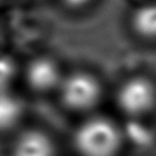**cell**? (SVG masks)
<instances>
[{"label":"cell","mask_w":156,"mask_h":156,"mask_svg":"<svg viewBox=\"0 0 156 156\" xmlns=\"http://www.w3.org/2000/svg\"><path fill=\"white\" fill-rule=\"evenodd\" d=\"M73 143L82 156H115L121 146V133L110 119L93 117L77 128Z\"/></svg>","instance_id":"cell-1"},{"label":"cell","mask_w":156,"mask_h":156,"mask_svg":"<svg viewBox=\"0 0 156 156\" xmlns=\"http://www.w3.org/2000/svg\"><path fill=\"white\" fill-rule=\"evenodd\" d=\"M57 90L63 105L78 112L93 108L101 98L99 80L87 72H74L63 77Z\"/></svg>","instance_id":"cell-2"},{"label":"cell","mask_w":156,"mask_h":156,"mask_svg":"<svg viewBox=\"0 0 156 156\" xmlns=\"http://www.w3.org/2000/svg\"><path fill=\"white\" fill-rule=\"evenodd\" d=\"M117 104L128 116L139 117L149 113L156 105V87L146 77L128 78L117 91Z\"/></svg>","instance_id":"cell-3"},{"label":"cell","mask_w":156,"mask_h":156,"mask_svg":"<svg viewBox=\"0 0 156 156\" xmlns=\"http://www.w3.org/2000/svg\"><path fill=\"white\" fill-rule=\"evenodd\" d=\"M62 78L56 61L48 57H38L33 60L27 68V82L33 90L39 93L57 90Z\"/></svg>","instance_id":"cell-4"},{"label":"cell","mask_w":156,"mask_h":156,"mask_svg":"<svg viewBox=\"0 0 156 156\" xmlns=\"http://www.w3.org/2000/svg\"><path fill=\"white\" fill-rule=\"evenodd\" d=\"M9 156H55V146L45 133L30 129L16 138Z\"/></svg>","instance_id":"cell-5"},{"label":"cell","mask_w":156,"mask_h":156,"mask_svg":"<svg viewBox=\"0 0 156 156\" xmlns=\"http://www.w3.org/2000/svg\"><path fill=\"white\" fill-rule=\"evenodd\" d=\"M130 26L144 40H156V2H146L136 7L130 16Z\"/></svg>","instance_id":"cell-6"},{"label":"cell","mask_w":156,"mask_h":156,"mask_svg":"<svg viewBox=\"0 0 156 156\" xmlns=\"http://www.w3.org/2000/svg\"><path fill=\"white\" fill-rule=\"evenodd\" d=\"M22 116V105L15 96L0 91V132L12 129Z\"/></svg>","instance_id":"cell-7"},{"label":"cell","mask_w":156,"mask_h":156,"mask_svg":"<svg viewBox=\"0 0 156 156\" xmlns=\"http://www.w3.org/2000/svg\"><path fill=\"white\" fill-rule=\"evenodd\" d=\"M16 72V67L12 60L7 57H0V91L10 84Z\"/></svg>","instance_id":"cell-8"},{"label":"cell","mask_w":156,"mask_h":156,"mask_svg":"<svg viewBox=\"0 0 156 156\" xmlns=\"http://www.w3.org/2000/svg\"><path fill=\"white\" fill-rule=\"evenodd\" d=\"M93 0H63V2L71 9H82L90 4Z\"/></svg>","instance_id":"cell-9"},{"label":"cell","mask_w":156,"mask_h":156,"mask_svg":"<svg viewBox=\"0 0 156 156\" xmlns=\"http://www.w3.org/2000/svg\"><path fill=\"white\" fill-rule=\"evenodd\" d=\"M0 156H7V155H5V154H2V152L0 151Z\"/></svg>","instance_id":"cell-10"}]
</instances>
